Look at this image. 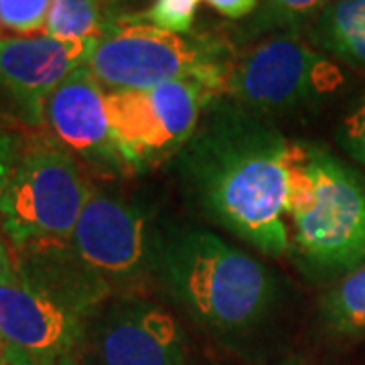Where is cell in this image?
Returning a JSON list of instances; mask_svg holds the SVG:
<instances>
[{
	"label": "cell",
	"mask_w": 365,
	"mask_h": 365,
	"mask_svg": "<svg viewBox=\"0 0 365 365\" xmlns=\"http://www.w3.org/2000/svg\"><path fill=\"white\" fill-rule=\"evenodd\" d=\"M292 140L262 114L220 96L173 158L182 193L209 222L270 256L290 250Z\"/></svg>",
	"instance_id": "6da1fadb"
},
{
	"label": "cell",
	"mask_w": 365,
	"mask_h": 365,
	"mask_svg": "<svg viewBox=\"0 0 365 365\" xmlns=\"http://www.w3.org/2000/svg\"><path fill=\"white\" fill-rule=\"evenodd\" d=\"M155 282L195 323L222 337L262 327L282 297L268 264L191 225H163Z\"/></svg>",
	"instance_id": "7a4b0ae2"
},
{
	"label": "cell",
	"mask_w": 365,
	"mask_h": 365,
	"mask_svg": "<svg viewBox=\"0 0 365 365\" xmlns=\"http://www.w3.org/2000/svg\"><path fill=\"white\" fill-rule=\"evenodd\" d=\"M288 223V256L309 280L364 266L365 177L325 146L292 140Z\"/></svg>",
	"instance_id": "3957f363"
},
{
	"label": "cell",
	"mask_w": 365,
	"mask_h": 365,
	"mask_svg": "<svg viewBox=\"0 0 365 365\" xmlns=\"http://www.w3.org/2000/svg\"><path fill=\"white\" fill-rule=\"evenodd\" d=\"M232 45L211 35H177L138 19H116L96 41L88 67L104 90H146L195 79L223 96Z\"/></svg>",
	"instance_id": "277c9868"
},
{
	"label": "cell",
	"mask_w": 365,
	"mask_h": 365,
	"mask_svg": "<svg viewBox=\"0 0 365 365\" xmlns=\"http://www.w3.org/2000/svg\"><path fill=\"white\" fill-rule=\"evenodd\" d=\"M90 193L78 158L53 136H37L21 148L0 193L2 234L11 248L67 240Z\"/></svg>",
	"instance_id": "5b68a950"
},
{
	"label": "cell",
	"mask_w": 365,
	"mask_h": 365,
	"mask_svg": "<svg viewBox=\"0 0 365 365\" xmlns=\"http://www.w3.org/2000/svg\"><path fill=\"white\" fill-rule=\"evenodd\" d=\"M343 83L337 61L302 35L280 33L235 55L223 96L262 116L292 114L321 106Z\"/></svg>",
	"instance_id": "8992f818"
},
{
	"label": "cell",
	"mask_w": 365,
	"mask_h": 365,
	"mask_svg": "<svg viewBox=\"0 0 365 365\" xmlns=\"http://www.w3.org/2000/svg\"><path fill=\"white\" fill-rule=\"evenodd\" d=\"M163 225L140 201L91 187L69 246L112 297L140 294L155 282Z\"/></svg>",
	"instance_id": "52a82bcc"
},
{
	"label": "cell",
	"mask_w": 365,
	"mask_h": 365,
	"mask_svg": "<svg viewBox=\"0 0 365 365\" xmlns=\"http://www.w3.org/2000/svg\"><path fill=\"white\" fill-rule=\"evenodd\" d=\"M222 93L203 81L179 79L146 90H106V110L126 173L169 163L195 134Z\"/></svg>",
	"instance_id": "ba28073f"
},
{
	"label": "cell",
	"mask_w": 365,
	"mask_h": 365,
	"mask_svg": "<svg viewBox=\"0 0 365 365\" xmlns=\"http://www.w3.org/2000/svg\"><path fill=\"white\" fill-rule=\"evenodd\" d=\"M187 351L179 321L143 294L108 300L79 345L86 365H185Z\"/></svg>",
	"instance_id": "9c48e42d"
},
{
	"label": "cell",
	"mask_w": 365,
	"mask_h": 365,
	"mask_svg": "<svg viewBox=\"0 0 365 365\" xmlns=\"http://www.w3.org/2000/svg\"><path fill=\"white\" fill-rule=\"evenodd\" d=\"M96 41L49 35L0 37V106L26 128L45 124V102L76 69L90 63Z\"/></svg>",
	"instance_id": "30bf717a"
},
{
	"label": "cell",
	"mask_w": 365,
	"mask_h": 365,
	"mask_svg": "<svg viewBox=\"0 0 365 365\" xmlns=\"http://www.w3.org/2000/svg\"><path fill=\"white\" fill-rule=\"evenodd\" d=\"M90 319L14 272L0 284V333L37 365L76 357Z\"/></svg>",
	"instance_id": "8fae6325"
},
{
	"label": "cell",
	"mask_w": 365,
	"mask_h": 365,
	"mask_svg": "<svg viewBox=\"0 0 365 365\" xmlns=\"http://www.w3.org/2000/svg\"><path fill=\"white\" fill-rule=\"evenodd\" d=\"M45 124L67 150L102 175L126 173L106 110V90L88 66L67 76L45 102Z\"/></svg>",
	"instance_id": "7c38bea8"
},
{
	"label": "cell",
	"mask_w": 365,
	"mask_h": 365,
	"mask_svg": "<svg viewBox=\"0 0 365 365\" xmlns=\"http://www.w3.org/2000/svg\"><path fill=\"white\" fill-rule=\"evenodd\" d=\"M302 37L333 61L365 69V0H331Z\"/></svg>",
	"instance_id": "4fadbf2b"
},
{
	"label": "cell",
	"mask_w": 365,
	"mask_h": 365,
	"mask_svg": "<svg viewBox=\"0 0 365 365\" xmlns=\"http://www.w3.org/2000/svg\"><path fill=\"white\" fill-rule=\"evenodd\" d=\"M329 2L331 0H260L258 11L235 31V39L252 43L280 33L302 35Z\"/></svg>",
	"instance_id": "5bb4252c"
},
{
	"label": "cell",
	"mask_w": 365,
	"mask_h": 365,
	"mask_svg": "<svg viewBox=\"0 0 365 365\" xmlns=\"http://www.w3.org/2000/svg\"><path fill=\"white\" fill-rule=\"evenodd\" d=\"M116 19L104 0H51L43 35L59 41H98Z\"/></svg>",
	"instance_id": "9a60e30c"
},
{
	"label": "cell",
	"mask_w": 365,
	"mask_h": 365,
	"mask_svg": "<svg viewBox=\"0 0 365 365\" xmlns=\"http://www.w3.org/2000/svg\"><path fill=\"white\" fill-rule=\"evenodd\" d=\"M325 325L341 335L365 333V264L341 276L321 300Z\"/></svg>",
	"instance_id": "2e32d148"
},
{
	"label": "cell",
	"mask_w": 365,
	"mask_h": 365,
	"mask_svg": "<svg viewBox=\"0 0 365 365\" xmlns=\"http://www.w3.org/2000/svg\"><path fill=\"white\" fill-rule=\"evenodd\" d=\"M51 0H0V31L26 37L43 33Z\"/></svg>",
	"instance_id": "e0dca14e"
},
{
	"label": "cell",
	"mask_w": 365,
	"mask_h": 365,
	"mask_svg": "<svg viewBox=\"0 0 365 365\" xmlns=\"http://www.w3.org/2000/svg\"><path fill=\"white\" fill-rule=\"evenodd\" d=\"M201 2L203 0H153L144 13L134 19L169 33L187 35L193 29Z\"/></svg>",
	"instance_id": "ac0fdd59"
},
{
	"label": "cell",
	"mask_w": 365,
	"mask_h": 365,
	"mask_svg": "<svg viewBox=\"0 0 365 365\" xmlns=\"http://www.w3.org/2000/svg\"><path fill=\"white\" fill-rule=\"evenodd\" d=\"M341 148L365 167V93L345 112L337 128Z\"/></svg>",
	"instance_id": "d6986e66"
},
{
	"label": "cell",
	"mask_w": 365,
	"mask_h": 365,
	"mask_svg": "<svg viewBox=\"0 0 365 365\" xmlns=\"http://www.w3.org/2000/svg\"><path fill=\"white\" fill-rule=\"evenodd\" d=\"M217 14L230 21H244L258 11L260 0H203Z\"/></svg>",
	"instance_id": "ffe728a7"
},
{
	"label": "cell",
	"mask_w": 365,
	"mask_h": 365,
	"mask_svg": "<svg viewBox=\"0 0 365 365\" xmlns=\"http://www.w3.org/2000/svg\"><path fill=\"white\" fill-rule=\"evenodd\" d=\"M19 155H21V140L9 132H0V193L13 173Z\"/></svg>",
	"instance_id": "44dd1931"
},
{
	"label": "cell",
	"mask_w": 365,
	"mask_h": 365,
	"mask_svg": "<svg viewBox=\"0 0 365 365\" xmlns=\"http://www.w3.org/2000/svg\"><path fill=\"white\" fill-rule=\"evenodd\" d=\"M13 274V252L6 246L4 235L0 234V284Z\"/></svg>",
	"instance_id": "7402d4cb"
},
{
	"label": "cell",
	"mask_w": 365,
	"mask_h": 365,
	"mask_svg": "<svg viewBox=\"0 0 365 365\" xmlns=\"http://www.w3.org/2000/svg\"><path fill=\"white\" fill-rule=\"evenodd\" d=\"M0 365H37L29 355L21 351V349H16L11 345V351L6 353V357L0 361Z\"/></svg>",
	"instance_id": "603a6c76"
},
{
	"label": "cell",
	"mask_w": 365,
	"mask_h": 365,
	"mask_svg": "<svg viewBox=\"0 0 365 365\" xmlns=\"http://www.w3.org/2000/svg\"><path fill=\"white\" fill-rule=\"evenodd\" d=\"M9 351H11V343L4 339V337H2V333H0V361L6 357V353Z\"/></svg>",
	"instance_id": "cb8c5ba5"
},
{
	"label": "cell",
	"mask_w": 365,
	"mask_h": 365,
	"mask_svg": "<svg viewBox=\"0 0 365 365\" xmlns=\"http://www.w3.org/2000/svg\"><path fill=\"white\" fill-rule=\"evenodd\" d=\"M59 365H86V364H79L76 357H69V359H66L63 364H59Z\"/></svg>",
	"instance_id": "d4e9b609"
},
{
	"label": "cell",
	"mask_w": 365,
	"mask_h": 365,
	"mask_svg": "<svg viewBox=\"0 0 365 365\" xmlns=\"http://www.w3.org/2000/svg\"><path fill=\"white\" fill-rule=\"evenodd\" d=\"M287 365H299V364H287Z\"/></svg>",
	"instance_id": "484cf974"
}]
</instances>
